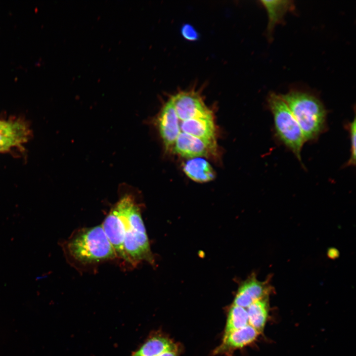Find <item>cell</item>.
Returning a JSON list of instances; mask_svg holds the SVG:
<instances>
[{
	"mask_svg": "<svg viewBox=\"0 0 356 356\" xmlns=\"http://www.w3.org/2000/svg\"><path fill=\"white\" fill-rule=\"evenodd\" d=\"M125 230L124 246L130 263L153 261L150 245L140 209L134 198L125 194L115 204Z\"/></svg>",
	"mask_w": 356,
	"mask_h": 356,
	"instance_id": "obj_1",
	"label": "cell"
},
{
	"mask_svg": "<svg viewBox=\"0 0 356 356\" xmlns=\"http://www.w3.org/2000/svg\"><path fill=\"white\" fill-rule=\"evenodd\" d=\"M298 122L305 141L316 139L326 128V112L315 96L297 90L280 95Z\"/></svg>",
	"mask_w": 356,
	"mask_h": 356,
	"instance_id": "obj_2",
	"label": "cell"
},
{
	"mask_svg": "<svg viewBox=\"0 0 356 356\" xmlns=\"http://www.w3.org/2000/svg\"><path fill=\"white\" fill-rule=\"evenodd\" d=\"M63 246L67 254L83 264L111 259L116 256L102 225L80 229Z\"/></svg>",
	"mask_w": 356,
	"mask_h": 356,
	"instance_id": "obj_3",
	"label": "cell"
},
{
	"mask_svg": "<svg viewBox=\"0 0 356 356\" xmlns=\"http://www.w3.org/2000/svg\"><path fill=\"white\" fill-rule=\"evenodd\" d=\"M267 103L277 137L301 160V152L306 141L298 122L280 95L269 94Z\"/></svg>",
	"mask_w": 356,
	"mask_h": 356,
	"instance_id": "obj_4",
	"label": "cell"
},
{
	"mask_svg": "<svg viewBox=\"0 0 356 356\" xmlns=\"http://www.w3.org/2000/svg\"><path fill=\"white\" fill-rule=\"evenodd\" d=\"M180 121L213 116L202 99L190 92H180L170 99Z\"/></svg>",
	"mask_w": 356,
	"mask_h": 356,
	"instance_id": "obj_5",
	"label": "cell"
},
{
	"mask_svg": "<svg viewBox=\"0 0 356 356\" xmlns=\"http://www.w3.org/2000/svg\"><path fill=\"white\" fill-rule=\"evenodd\" d=\"M102 226L116 255L130 263L124 249V224L115 205L104 220Z\"/></svg>",
	"mask_w": 356,
	"mask_h": 356,
	"instance_id": "obj_6",
	"label": "cell"
},
{
	"mask_svg": "<svg viewBox=\"0 0 356 356\" xmlns=\"http://www.w3.org/2000/svg\"><path fill=\"white\" fill-rule=\"evenodd\" d=\"M156 123L165 147L172 148L180 130L179 119L170 100L163 107Z\"/></svg>",
	"mask_w": 356,
	"mask_h": 356,
	"instance_id": "obj_7",
	"label": "cell"
},
{
	"mask_svg": "<svg viewBox=\"0 0 356 356\" xmlns=\"http://www.w3.org/2000/svg\"><path fill=\"white\" fill-rule=\"evenodd\" d=\"M215 143L180 132L173 148L176 153L181 156L196 158L209 155L214 150Z\"/></svg>",
	"mask_w": 356,
	"mask_h": 356,
	"instance_id": "obj_8",
	"label": "cell"
},
{
	"mask_svg": "<svg viewBox=\"0 0 356 356\" xmlns=\"http://www.w3.org/2000/svg\"><path fill=\"white\" fill-rule=\"evenodd\" d=\"M268 290L266 282H261L252 276L241 284L233 305L246 309L254 302L267 297Z\"/></svg>",
	"mask_w": 356,
	"mask_h": 356,
	"instance_id": "obj_9",
	"label": "cell"
},
{
	"mask_svg": "<svg viewBox=\"0 0 356 356\" xmlns=\"http://www.w3.org/2000/svg\"><path fill=\"white\" fill-rule=\"evenodd\" d=\"M259 334L257 330L248 324L224 336L222 343L214 353L215 355L225 354L243 348L253 342Z\"/></svg>",
	"mask_w": 356,
	"mask_h": 356,
	"instance_id": "obj_10",
	"label": "cell"
},
{
	"mask_svg": "<svg viewBox=\"0 0 356 356\" xmlns=\"http://www.w3.org/2000/svg\"><path fill=\"white\" fill-rule=\"evenodd\" d=\"M179 121L180 133L215 142V129L213 116L181 121V122Z\"/></svg>",
	"mask_w": 356,
	"mask_h": 356,
	"instance_id": "obj_11",
	"label": "cell"
},
{
	"mask_svg": "<svg viewBox=\"0 0 356 356\" xmlns=\"http://www.w3.org/2000/svg\"><path fill=\"white\" fill-rule=\"evenodd\" d=\"M28 127L20 121H11L10 125L0 132V152H5L26 142L29 135Z\"/></svg>",
	"mask_w": 356,
	"mask_h": 356,
	"instance_id": "obj_12",
	"label": "cell"
},
{
	"mask_svg": "<svg viewBox=\"0 0 356 356\" xmlns=\"http://www.w3.org/2000/svg\"><path fill=\"white\" fill-rule=\"evenodd\" d=\"M168 351H178L177 345L167 337L155 335L147 339L131 356H158Z\"/></svg>",
	"mask_w": 356,
	"mask_h": 356,
	"instance_id": "obj_13",
	"label": "cell"
},
{
	"mask_svg": "<svg viewBox=\"0 0 356 356\" xmlns=\"http://www.w3.org/2000/svg\"><path fill=\"white\" fill-rule=\"evenodd\" d=\"M183 171L190 178L196 182H208L215 178V173L210 164L200 157L187 161L183 167Z\"/></svg>",
	"mask_w": 356,
	"mask_h": 356,
	"instance_id": "obj_14",
	"label": "cell"
},
{
	"mask_svg": "<svg viewBox=\"0 0 356 356\" xmlns=\"http://www.w3.org/2000/svg\"><path fill=\"white\" fill-rule=\"evenodd\" d=\"M261 2L267 12L268 33H271L274 26L281 22L286 12L293 8V1L291 0H263Z\"/></svg>",
	"mask_w": 356,
	"mask_h": 356,
	"instance_id": "obj_15",
	"label": "cell"
},
{
	"mask_svg": "<svg viewBox=\"0 0 356 356\" xmlns=\"http://www.w3.org/2000/svg\"><path fill=\"white\" fill-rule=\"evenodd\" d=\"M246 310L248 316V324L257 330L259 333L265 327L267 317V303L265 298L254 302Z\"/></svg>",
	"mask_w": 356,
	"mask_h": 356,
	"instance_id": "obj_16",
	"label": "cell"
},
{
	"mask_svg": "<svg viewBox=\"0 0 356 356\" xmlns=\"http://www.w3.org/2000/svg\"><path fill=\"white\" fill-rule=\"evenodd\" d=\"M248 324V316L246 309L233 305L228 312L223 336Z\"/></svg>",
	"mask_w": 356,
	"mask_h": 356,
	"instance_id": "obj_17",
	"label": "cell"
},
{
	"mask_svg": "<svg viewBox=\"0 0 356 356\" xmlns=\"http://www.w3.org/2000/svg\"><path fill=\"white\" fill-rule=\"evenodd\" d=\"M356 118L351 122L349 126L351 141V155L348 162V166H355L356 164Z\"/></svg>",
	"mask_w": 356,
	"mask_h": 356,
	"instance_id": "obj_18",
	"label": "cell"
},
{
	"mask_svg": "<svg viewBox=\"0 0 356 356\" xmlns=\"http://www.w3.org/2000/svg\"><path fill=\"white\" fill-rule=\"evenodd\" d=\"M181 34L186 40L194 41L198 38V35L195 29L191 25L186 24L181 28Z\"/></svg>",
	"mask_w": 356,
	"mask_h": 356,
	"instance_id": "obj_19",
	"label": "cell"
},
{
	"mask_svg": "<svg viewBox=\"0 0 356 356\" xmlns=\"http://www.w3.org/2000/svg\"><path fill=\"white\" fill-rule=\"evenodd\" d=\"M11 122L0 120V132L6 129L10 125Z\"/></svg>",
	"mask_w": 356,
	"mask_h": 356,
	"instance_id": "obj_20",
	"label": "cell"
},
{
	"mask_svg": "<svg viewBox=\"0 0 356 356\" xmlns=\"http://www.w3.org/2000/svg\"><path fill=\"white\" fill-rule=\"evenodd\" d=\"M178 351H168L162 353L158 356H178Z\"/></svg>",
	"mask_w": 356,
	"mask_h": 356,
	"instance_id": "obj_21",
	"label": "cell"
}]
</instances>
